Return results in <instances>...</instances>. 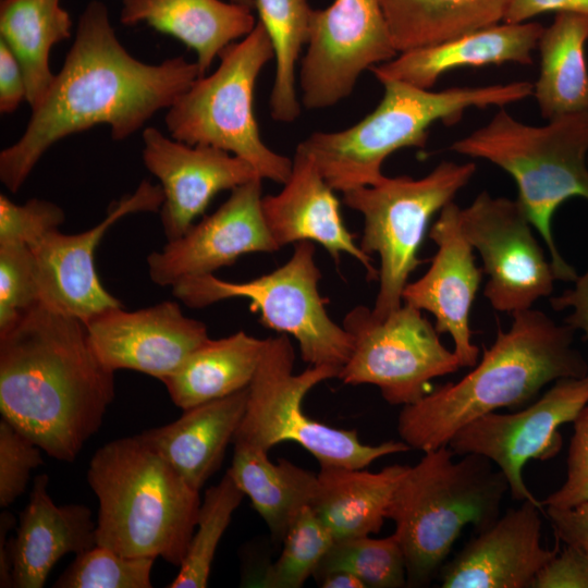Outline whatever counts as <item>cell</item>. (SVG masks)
I'll use <instances>...</instances> for the list:
<instances>
[{
  "instance_id": "cell-45",
  "label": "cell",
  "mask_w": 588,
  "mask_h": 588,
  "mask_svg": "<svg viewBox=\"0 0 588 588\" xmlns=\"http://www.w3.org/2000/svg\"><path fill=\"white\" fill-rule=\"evenodd\" d=\"M574 13L588 17V0H512L505 23H524L543 13Z\"/></svg>"
},
{
  "instance_id": "cell-34",
  "label": "cell",
  "mask_w": 588,
  "mask_h": 588,
  "mask_svg": "<svg viewBox=\"0 0 588 588\" xmlns=\"http://www.w3.org/2000/svg\"><path fill=\"white\" fill-rule=\"evenodd\" d=\"M244 497L228 473L207 489L186 555L168 587H207L218 544Z\"/></svg>"
},
{
  "instance_id": "cell-3",
  "label": "cell",
  "mask_w": 588,
  "mask_h": 588,
  "mask_svg": "<svg viewBox=\"0 0 588 588\" xmlns=\"http://www.w3.org/2000/svg\"><path fill=\"white\" fill-rule=\"evenodd\" d=\"M512 317L471 371L403 406L397 432L411 449L425 453L448 445L474 419L504 407L517 409L547 384L588 373V363L573 346L572 327L532 308Z\"/></svg>"
},
{
  "instance_id": "cell-25",
  "label": "cell",
  "mask_w": 588,
  "mask_h": 588,
  "mask_svg": "<svg viewBox=\"0 0 588 588\" xmlns=\"http://www.w3.org/2000/svg\"><path fill=\"white\" fill-rule=\"evenodd\" d=\"M248 388L184 409L176 420L139 436L195 490L220 468L244 417Z\"/></svg>"
},
{
  "instance_id": "cell-13",
  "label": "cell",
  "mask_w": 588,
  "mask_h": 588,
  "mask_svg": "<svg viewBox=\"0 0 588 588\" xmlns=\"http://www.w3.org/2000/svg\"><path fill=\"white\" fill-rule=\"evenodd\" d=\"M306 46L298 85L307 110L336 105L364 71L399 54L379 0H334L313 9Z\"/></svg>"
},
{
  "instance_id": "cell-33",
  "label": "cell",
  "mask_w": 588,
  "mask_h": 588,
  "mask_svg": "<svg viewBox=\"0 0 588 588\" xmlns=\"http://www.w3.org/2000/svg\"><path fill=\"white\" fill-rule=\"evenodd\" d=\"M254 3L275 60L270 113L274 121L291 123L302 109L296 90V64L307 42L313 9L307 0H254Z\"/></svg>"
},
{
  "instance_id": "cell-41",
  "label": "cell",
  "mask_w": 588,
  "mask_h": 588,
  "mask_svg": "<svg viewBox=\"0 0 588 588\" xmlns=\"http://www.w3.org/2000/svg\"><path fill=\"white\" fill-rule=\"evenodd\" d=\"M573 424L566 478L558 490L541 501L543 506L564 509L588 501V403Z\"/></svg>"
},
{
  "instance_id": "cell-32",
  "label": "cell",
  "mask_w": 588,
  "mask_h": 588,
  "mask_svg": "<svg viewBox=\"0 0 588 588\" xmlns=\"http://www.w3.org/2000/svg\"><path fill=\"white\" fill-rule=\"evenodd\" d=\"M72 20L60 0H1V39L23 69L30 109L41 102L54 79L51 48L70 38Z\"/></svg>"
},
{
  "instance_id": "cell-24",
  "label": "cell",
  "mask_w": 588,
  "mask_h": 588,
  "mask_svg": "<svg viewBox=\"0 0 588 588\" xmlns=\"http://www.w3.org/2000/svg\"><path fill=\"white\" fill-rule=\"evenodd\" d=\"M49 477L36 476L19 527L9 540L13 587L41 588L56 563L97 544L96 522L84 504L57 505L48 491Z\"/></svg>"
},
{
  "instance_id": "cell-6",
  "label": "cell",
  "mask_w": 588,
  "mask_h": 588,
  "mask_svg": "<svg viewBox=\"0 0 588 588\" xmlns=\"http://www.w3.org/2000/svg\"><path fill=\"white\" fill-rule=\"evenodd\" d=\"M454 456L449 445L425 452L407 466L390 502L387 518L394 522L409 587L426 586L439 574L465 526L478 532L497 520L510 491L487 457Z\"/></svg>"
},
{
  "instance_id": "cell-28",
  "label": "cell",
  "mask_w": 588,
  "mask_h": 588,
  "mask_svg": "<svg viewBox=\"0 0 588 588\" xmlns=\"http://www.w3.org/2000/svg\"><path fill=\"white\" fill-rule=\"evenodd\" d=\"M266 339L244 331L206 340L162 382L172 402L187 409L248 388L260 362Z\"/></svg>"
},
{
  "instance_id": "cell-16",
  "label": "cell",
  "mask_w": 588,
  "mask_h": 588,
  "mask_svg": "<svg viewBox=\"0 0 588 588\" xmlns=\"http://www.w3.org/2000/svg\"><path fill=\"white\" fill-rule=\"evenodd\" d=\"M163 203L160 185L144 180L133 194L112 203L95 226L74 234L59 229L30 246L38 303L85 322L112 307L123 306L101 284L95 252L107 230L121 218L136 212H157Z\"/></svg>"
},
{
  "instance_id": "cell-4",
  "label": "cell",
  "mask_w": 588,
  "mask_h": 588,
  "mask_svg": "<svg viewBox=\"0 0 588 588\" xmlns=\"http://www.w3.org/2000/svg\"><path fill=\"white\" fill-rule=\"evenodd\" d=\"M87 481L98 500L97 544L181 566L197 524L199 491L139 434L99 448Z\"/></svg>"
},
{
  "instance_id": "cell-48",
  "label": "cell",
  "mask_w": 588,
  "mask_h": 588,
  "mask_svg": "<svg viewBox=\"0 0 588 588\" xmlns=\"http://www.w3.org/2000/svg\"><path fill=\"white\" fill-rule=\"evenodd\" d=\"M323 588H365L363 581L348 572H332L317 580Z\"/></svg>"
},
{
  "instance_id": "cell-26",
  "label": "cell",
  "mask_w": 588,
  "mask_h": 588,
  "mask_svg": "<svg viewBox=\"0 0 588 588\" xmlns=\"http://www.w3.org/2000/svg\"><path fill=\"white\" fill-rule=\"evenodd\" d=\"M123 25L145 23L197 54L203 75L230 44L256 25L253 9L221 0H122Z\"/></svg>"
},
{
  "instance_id": "cell-20",
  "label": "cell",
  "mask_w": 588,
  "mask_h": 588,
  "mask_svg": "<svg viewBox=\"0 0 588 588\" xmlns=\"http://www.w3.org/2000/svg\"><path fill=\"white\" fill-rule=\"evenodd\" d=\"M461 207L451 201L440 211L429 237L438 249L426 273L408 282L403 303L430 313L439 334L449 333L462 367L478 363L479 348L471 341L470 311L482 271L460 223Z\"/></svg>"
},
{
  "instance_id": "cell-46",
  "label": "cell",
  "mask_w": 588,
  "mask_h": 588,
  "mask_svg": "<svg viewBox=\"0 0 588 588\" xmlns=\"http://www.w3.org/2000/svg\"><path fill=\"white\" fill-rule=\"evenodd\" d=\"M574 282L573 289L552 297L550 303L552 308L558 311L569 309L571 314L564 319V323L574 330L583 331L588 341V269Z\"/></svg>"
},
{
  "instance_id": "cell-31",
  "label": "cell",
  "mask_w": 588,
  "mask_h": 588,
  "mask_svg": "<svg viewBox=\"0 0 588 588\" xmlns=\"http://www.w3.org/2000/svg\"><path fill=\"white\" fill-rule=\"evenodd\" d=\"M397 53L504 21L512 0H379Z\"/></svg>"
},
{
  "instance_id": "cell-21",
  "label": "cell",
  "mask_w": 588,
  "mask_h": 588,
  "mask_svg": "<svg viewBox=\"0 0 588 588\" xmlns=\"http://www.w3.org/2000/svg\"><path fill=\"white\" fill-rule=\"evenodd\" d=\"M543 505L523 501L477 532L441 567L443 588H530L559 547L541 543Z\"/></svg>"
},
{
  "instance_id": "cell-36",
  "label": "cell",
  "mask_w": 588,
  "mask_h": 588,
  "mask_svg": "<svg viewBox=\"0 0 588 588\" xmlns=\"http://www.w3.org/2000/svg\"><path fill=\"white\" fill-rule=\"evenodd\" d=\"M334 538L310 506L292 520L278 559L254 580L267 588H301L314 576Z\"/></svg>"
},
{
  "instance_id": "cell-38",
  "label": "cell",
  "mask_w": 588,
  "mask_h": 588,
  "mask_svg": "<svg viewBox=\"0 0 588 588\" xmlns=\"http://www.w3.org/2000/svg\"><path fill=\"white\" fill-rule=\"evenodd\" d=\"M38 303L34 258L26 245L0 244V330Z\"/></svg>"
},
{
  "instance_id": "cell-5",
  "label": "cell",
  "mask_w": 588,
  "mask_h": 588,
  "mask_svg": "<svg viewBox=\"0 0 588 588\" xmlns=\"http://www.w3.org/2000/svg\"><path fill=\"white\" fill-rule=\"evenodd\" d=\"M380 83L384 88L381 101L358 123L338 132H314L298 144L334 191L381 182L385 159L402 148L425 147L436 122L454 125L470 108H503L534 91L528 81L439 91L396 79Z\"/></svg>"
},
{
  "instance_id": "cell-8",
  "label": "cell",
  "mask_w": 588,
  "mask_h": 588,
  "mask_svg": "<svg viewBox=\"0 0 588 588\" xmlns=\"http://www.w3.org/2000/svg\"><path fill=\"white\" fill-rule=\"evenodd\" d=\"M219 58L212 74L197 78L168 108V132L191 146L225 150L250 163L262 180L284 184L293 161L264 143L254 114L256 81L274 58L264 25L258 21L248 35L230 44Z\"/></svg>"
},
{
  "instance_id": "cell-47",
  "label": "cell",
  "mask_w": 588,
  "mask_h": 588,
  "mask_svg": "<svg viewBox=\"0 0 588 588\" xmlns=\"http://www.w3.org/2000/svg\"><path fill=\"white\" fill-rule=\"evenodd\" d=\"M14 526V517L9 512L0 515V587H13L12 562L10 555L9 531Z\"/></svg>"
},
{
  "instance_id": "cell-2",
  "label": "cell",
  "mask_w": 588,
  "mask_h": 588,
  "mask_svg": "<svg viewBox=\"0 0 588 588\" xmlns=\"http://www.w3.org/2000/svg\"><path fill=\"white\" fill-rule=\"evenodd\" d=\"M114 399V371L77 318L37 303L0 330V412L42 452L76 460Z\"/></svg>"
},
{
  "instance_id": "cell-17",
  "label": "cell",
  "mask_w": 588,
  "mask_h": 588,
  "mask_svg": "<svg viewBox=\"0 0 588 588\" xmlns=\"http://www.w3.org/2000/svg\"><path fill=\"white\" fill-rule=\"evenodd\" d=\"M262 197L261 177L232 189L215 212L147 257L151 281L172 286L185 278L213 274L245 254L279 250L264 218Z\"/></svg>"
},
{
  "instance_id": "cell-40",
  "label": "cell",
  "mask_w": 588,
  "mask_h": 588,
  "mask_svg": "<svg viewBox=\"0 0 588 588\" xmlns=\"http://www.w3.org/2000/svg\"><path fill=\"white\" fill-rule=\"evenodd\" d=\"M42 450L9 421L0 420V506L8 507L25 490Z\"/></svg>"
},
{
  "instance_id": "cell-14",
  "label": "cell",
  "mask_w": 588,
  "mask_h": 588,
  "mask_svg": "<svg viewBox=\"0 0 588 588\" xmlns=\"http://www.w3.org/2000/svg\"><path fill=\"white\" fill-rule=\"evenodd\" d=\"M460 223L489 277L483 295L498 311L514 314L550 296L556 280L517 199L482 191L460 209Z\"/></svg>"
},
{
  "instance_id": "cell-29",
  "label": "cell",
  "mask_w": 588,
  "mask_h": 588,
  "mask_svg": "<svg viewBox=\"0 0 588 588\" xmlns=\"http://www.w3.org/2000/svg\"><path fill=\"white\" fill-rule=\"evenodd\" d=\"M588 17L555 13L538 40L539 75L532 96L543 119L588 112V69L585 46Z\"/></svg>"
},
{
  "instance_id": "cell-1",
  "label": "cell",
  "mask_w": 588,
  "mask_h": 588,
  "mask_svg": "<svg viewBox=\"0 0 588 588\" xmlns=\"http://www.w3.org/2000/svg\"><path fill=\"white\" fill-rule=\"evenodd\" d=\"M200 76L198 64L183 57L159 64L135 59L118 39L105 3L90 1L24 133L0 154L2 184L16 193L53 144L95 125H109L115 140L127 138Z\"/></svg>"
},
{
  "instance_id": "cell-23",
  "label": "cell",
  "mask_w": 588,
  "mask_h": 588,
  "mask_svg": "<svg viewBox=\"0 0 588 588\" xmlns=\"http://www.w3.org/2000/svg\"><path fill=\"white\" fill-rule=\"evenodd\" d=\"M538 22L499 23L456 38L399 53L369 71L381 82L396 79L430 89L445 73L461 68L517 63L531 65L543 30Z\"/></svg>"
},
{
  "instance_id": "cell-9",
  "label": "cell",
  "mask_w": 588,
  "mask_h": 588,
  "mask_svg": "<svg viewBox=\"0 0 588 588\" xmlns=\"http://www.w3.org/2000/svg\"><path fill=\"white\" fill-rule=\"evenodd\" d=\"M294 360L289 335L266 339L233 443L268 452L281 442L292 441L308 451L320 466L350 468H365L380 457L411 450L402 440L363 443L355 430L335 428L308 416L303 408L307 393L322 381L339 378L341 370L309 366L296 373Z\"/></svg>"
},
{
  "instance_id": "cell-10",
  "label": "cell",
  "mask_w": 588,
  "mask_h": 588,
  "mask_svg": "<svg viewBox=\"0 0 588 588\" xmlns=\"http://www.w3.org/2000/svg\"><path fill=\"white\" fill-rule=\"evenodd\" d=\"M475 172L474 162L443 160L419 179L385 176L375 185L342 193L344 204L364 218L359 247L380 258L379 290L371 308L377 318L402 306L408 278L420 264L418 253L431 218L453 201Z\"/></svg>"
},
{
  "instance_id": "cell-27",
  "label": "cell",
  "mask_w": 588,
  "mask_h": 588,
  "mask_svg": "<svg viewBox=\"0 0 588 588\" xmlns=\"http://www.w3.org/2000/svg\"><path fill=\"white\" fill-rule=\"evenodd\" d=\"M406 469L397 464L376 473L320 466L310 507L334 540L377 534L388 519L390 502Z\"/></svg>"
},
{
  "instance_id": "cell-30",
  "label": "cell",
  "mask_w": 588,
  "mask_h": 588,
  "mask_svg": "<svg viewBox=\"0 0 588 588\" xmlns=\"http://www.w3.org/2000/svg\"><path fill=\"white\" fill-rule=\"evenodd\" d=\"M231 467L226 473L247 495L265 520L274 542H282L295 516L311 506L317 474L287 460L273 463L268 452L234 442Z\"/></svg>"
},
{
  "instance_id": "cell-35",
  "label": "cell",
  "mask_w": 588,
  "mask_h": 588,
  "mask_svg": "<svg viewBox=\"0 0 588 588\" xmlns=\"http://www.w3.org/2000/svg\"><path fill=\"white\" fill-rule=\"evenodd\" d=\"M339 571L355 575L369 588L407 586L405 556L394 534L384 538L367 535L334 540L314 577L318 580Z\"/></svg>"
},
{
  "instance_id": "cell-15",
  "label": "cell",
  "mask_w": 588,
  "mask_h": 588,
  "mask_svg": "<svg viewBox=\"0 0 588 588\" xmlns=\"http://www.w3.org/2000/svg\"><path fill=\"white\" fill-rule=\"evenodd\" d=\"M588 403V373L565 378L526 408L510 414L489 413L461 428L450 440L455 455L478 454L505 476L516 501L542 503L527 488L523 469L530 460L546 461L562 446L560 427L573 422Z\"/></svg>"
},
{
  "instance_id": "cell-39",
  "label": "cell",
  "mask_w": 588,
  "mask_h": 588,
  "mask_svg": "<svg viewBox=\"0 0 588 588\" xmlns=\"http://www.w3.org/2000/svg\"><path fill=\"white\" fill-rule=\"evenodd\" d=\"M64 220V211L54 203L32 198L19 205L0 195V244L30 247Z\"/></svg>"
},
{
  "instance_id": "cell-7",
  "label": "cell",
  "mask_w": 588,
  "mask_h": 588,
  "mask_svg": "<svg viewBox=\"0 0 588 588\" xmlns=\"http://www.w3.org/2000/svg\"><path fill=\"white\" fill-rule=\"evenodd\" d=\"M449 149L487 160L514 179L517 200L548 247L556 280L574 282L578 275L559 252L552 217L573 197L588 200V112L538 126L499 108L486 125L453 142Z\"/></svg>"
},
{
  "instance_id": "cell-37",
  "label": "cell",
  "mask_w": 588,
  "mask_h": 588,
  "mask_svg": "<svg viewBox=\"0 0 588 588\" xmlns=\"http://www.w3.org/2000/svg\"><path fill=\"white\" fill-rule=\"evenodd\" d=\"M156 559L126 556L96 544L75 560L54 581L56 588H150Z\"/></svg>"
},
{
  "instance_id": "cell-19",
  "label": "cell",
  "mask_w": 588,
  "mask_h": 588,
  "mask_svg": "<svg viewBox=\"0 0 588 588\" xmlns=\"http://www.w3.org/2000/svg\"><path fill=\"white\" fill-rule=\"evenodd\" d=\"M143 144V162L162 188L159 212L168 241L183 235L218 193L260 177L237 156L212 146L187 145L156 127L144 130Z\"/></svg>"
},
{
  "instance_id": "cell-18",
  "label": "cell",
  "mask_w": 588,
  "mask_h": 588,
  "mask_svg": "<svg viewBox=\"0 0 588 588\" xmlns=\"http://www.w3.org/2000/svg\"><path fill=\"white\" fill-rule=\"evenodd\" d=\"M89 343L110 370H136L163 381L206 340L207 326L176 302L125 310L108 308L84 322Z\"/></svg>"
},
{
  "instance_id": "cell-43",
  "label": "cell",
  "mask_w": 588,
  "mask_h": 588,
  "mask_svg": "<svg viewBox=\"0 0 588 588\" xmlns=\"http://www.w3.org/2000/svg\"><path fill=\"white\" fill-rule=\"evenodd\" d=\"M24 100L27 101V86L23 69L9 46L0 39V112L11 113Z\"/></svg>"
},
{
  "instance_id": "cell-22",
  "label": "cell",
  "mask_w": 588,
  "mask_h": 588,
  "mask_svg": "<svg viewBox=\"0 0 588 588\" xmlns=\"http://www.w3.org/2000/svg\"><path fill=\"white\" fill-rule=\"evenodd\" d=\"M292 171L283 188L262 197L267 228L281 248L302 241L318 243L339 261L348 254L359 261L369 280L378 279V269L369 255L355 243L340 210L334 189L326 182L311 156L299 145L292 159Z\"/></svg>"
},
{
  "instance_id": "cell-44",
  "label": "cell",
  "mask_w": 588,
  "mask_h": 588,
  "mask_svg": "<svg viewBox=\"0 0 588 588\" xmlns=\"http://www.w3.org/2000/svg\"><path fill=\"white\" fill-rule=\"evenodd\" d=\"M546 507L558 540L588 553V501L572 507Z\"/></svg>"
},
{
  "instance_id": "cell-49",
  "label": "cell",
  "mask_w": 588,
  "mask_h": 588,
  "mask_svg": "<svg viewBox=\"0 0 588 588\" xmlns=\"http://www.w3.org/2000/svg\"><path fill=\"white\" fill-rule=\"evenodd\" d=\"M234 3H237V4H241V5H245L247 8H250V9H254L255 8V3H254V0H230Z\"/></svg>"
},
{
  "instance_id": "cell-11",
  "label": "cell",
  "mask_w": 588,
  "mask_h": 588,
  "mask_svg": "<svg viewBox=\"0 0 588 588\" xmlns=\"http://www.w3.org/2000/svg\"><path fill=\"white\" fill-rule=\"evenodd\" d=\"M315 250V243L302 241L295 244L290 259L270 273L245 282L213 274L185 278L171 286L172 294L193 308L245 298L262 326L297 341L305 363L341 370L352 354L353 339L326 309L327 299L318 290L321 272Z\"/></svg>"
},
{
  "instance_id": "cell-12",
  "label": "cell",
  "mask_w": 588,
  "mask_h": 588,
  "mask_svg": "<svg viewBox=\"0 0 588 588\" xmlns=\"http://www.w3.org/2000/svg\"><path fill=\"white\" fill-rule=\"evenodd\" d=\"M342 326L353 339V350L339 378L345 384L376 385L391 405L415 403L429 392L432 379L461 368L436 327L409 304L403 303L385 318L358 305L345 315Z\"/></svg>"
},
{
  "instance_id": "cell-42",
  "label": "cell",
  "mask_w": 588,
  "mask_h": 588,
  "mask_svg": "<svg viewBox=\"0 0 588 588\" xmlns=\"http://www.w3.org/2000/svg\"><path fill=\"white\" fill-rule=\"evenodd\" d=\"M564 544L536 575L530 588H588V553Z\"/></svg>"
}]
</instances>
